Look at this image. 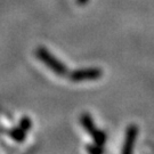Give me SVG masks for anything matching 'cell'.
Here are the masks:
<instances>
[{
  "instance_id": "7a4b0ae2",
  "label": "cell",
  "mask_w": 154,
  "mask_h": 154,
  "mask_svg": "<svg viewBox=\"0 0 154 154\" xmlns=\"http://www.w3.org/2000/svg\"><path fill=\"white\" fill-rule=\"evenodd\" d=\"M103 75V70L99 67H81L69 73V79L72 82H82L88 80H97Z\"/></svg>"
},
{
  "instance_id": "9c48e42d",
  "label": "cell",
  "mask_w": 154,
  "mask_h": 154,
  "mask_svg": "<svg viewBox=\"0 0 154 154\" xmlns=\"http://www.w3.org/2000/svg\"><path fill=\"white\" fill-rule=\"evenodd\" d=\"M75 1H77V4L79 6H85V5H87V4H88L89 0H75Z\"/></svg>"
},
{
  "instance_id": "5b68a950",
  "label": "cell",
  "mask_w": 154,
  "mask_h": 154,
  "mask_svg": "<svg viewBox=\"0 0 154 154\" xmlns=\"http://www.w3.org/2000/svg\"><path fill=\"white\" fill-rule=\"evenodd\" d=\"M80 123H81V126H82L83 129L88 132L90 136L97 130L96 125H95L93 118H91V116H90L89 113H82V114L80 116Z\"/></svg>"
},
{
  "instance_id": "ba28073f",
  "label": "cell",
  "mask_w": 154,
  "mask_h": 154,
  "mask_svg": "<svg viewBox=\"0 0 154 154\" xmlns=\"http://www.w3.org/2000/svg\"><path fill=\"white\" fill-rule=\"evenodd\" d=\"M18 126L28 132L29 130H31V128H32V120H31L29 116H24L20 119V121H18Z\"/></svg>"
},
{
  "instance_id": "8992f818",
  "label": "cell",
  "mask_w": 154,
  "mask_h": 154,
  "mask_svg": "<svg viewBox=\"0 0 154 154\" xmlns=\"http://www.w3.org/2000/svg\"><path fill=\"white\" fill-rule=\"evenodd\" d=\"M90 137L93 138L94 143L98 144V145H100V146H104L105 143H106V139H107L106 132L103 131V130H99V129H97Z\"/></svg>"
},
{
  "instance_id": "52a82bcc",
  "label": "cell",
  "mask_w": 154,
  "mask_h": 154,
  "mask_svg": "<svg viewBox=\"0 0 154 154\" xmlns=\"http://www.w3.org/2000/svg\"><path fill=\"white\" fill-rule=\"evenodd\" d=\"M86 151L90 154H102L105 152L104 146H100L98 144H88L86 146Z\"/></svg>"
},
{
  "instance_id": "277c9868",
  "label": "cell",
  "mask_w": 154,
  "mask_h": 154,
  "mask_svg": "<svg viewBox=\"0 0 154 154\" xmlns=\"http://www.w3.org/2000/svg\"><path fill=\"white\" fill-rule=\"evenodd\" d=\"M6 134H7L8 137L11 138L13 140H15L16 143H23L26 139V131L24 129H22L20 126L7 129Z\"/></svg>"
},
{
  "instance_id": "3957f363",
  "label": "cell",
  "mask_w": 154,
  "mask_h": 154,
  "mask_svg": "<svg viewBox=\"0 0 154 154\" xmlns=\"http://www.w3.org/2000/svg\"><path fill=\"white\" fill-rule=\"evenodd\" d=\"M138 126L135 123H131L127 127L126 136H125V142H123V146H122L121 152L122 154H131L134 152V147H135V143L138 136Z\"/></svg>"
},
{
  "instance_id": "6da1fadb",
  "label": "cell",
  "mask_w": 154,
  "mask_h": 154,
  "mask_svg": "<svg viewBox=\"0 0 154 154\" xmlns=\"http://www.w3.org/2000/svg\"><path fill=\"white\" fill-rule=\"evenodd\" d=\"M34 55L39 61L42 62L47 67H49L56 75H58V77H67L69 75L70 71H69L67 66L62 61H60L57 57L53 55L47 48L40 46L35 49Z\"/></svg>"
}]
</instances>
